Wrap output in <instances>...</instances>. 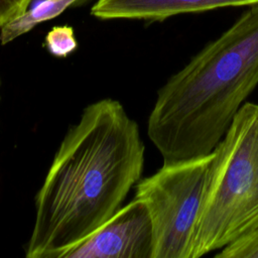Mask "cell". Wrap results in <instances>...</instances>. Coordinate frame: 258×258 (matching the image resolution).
I'll return each mask as SVG.
<instances>
[{"label":"cell","instance_id":"5b68a950","mask_svg":"<svg viewBox=\"0 0 258 258\" xmlns=\"http://www.w3.org/2000/svg\"><path fill=\"white\" fill-rule=\"evenodd\" d=\"M152 252L150 215L145 204L134 198L63 258H152Z\"/></svg>","mask_w":258,"mask_h":258},{"label":"cell","instance_id":"277c9868","mask_svg":"<svg viewBox=\"0 0 258 258\" xmlns=\"http://www.w3.org/2000/svg\"><path fill=\"white\" fill-rule=\"evenodd\" d=\"M213 154L164 163L136 183L150 215L152 258H191L195 232Z\"/></svg>","mask_w":258,"mask_h":258},{"label":"cell","instance_id":"6da1fadb","mask_svg":"<svg viewBox=\"0 0 258 258\" xmlns=\"http://www.w3.org/2000/svg\"><path fill=\"white\" fill-rule=\"evenodd\" d=\"M145 146L123 105H88L60 142L35 196L25 256L63 258L109 220L140 178Z\"/></svg>","mask_w":258,"mask_h":258},{"label":"cell","instance_id":"7a4b0ae2","mask_svg":"<svg viewBox=\"0 0 258 258\" xmlns=\"http://www.w3.org/2000/svg\"><path fill=\"white\" fill-rule=\"evenodd\" d=\"M258 85V2L158 90L147 135L164 163L205 156Z\"/></svg>","mask_w":258,"mask_h":258},{"label":"cell","instance_id":"52a82bcc","mask_svg":"<svg viewBox=\"0 0 258 258\" xmlns=\"http://www.w3.org/2000/svg\"><path fill=\"white\" fill-rule=\"evenodd\" d=\"M84 0H42L31 9L8 21L0 28V43L5 45L24 33L30 31L37 24L50 20L61 14L70 6Z\"/></svg>","mask_w":258,"mask_h":258},{"label":"cell","instance_id":"9c48e42d","mask_svg":"<svg viewBox=\"0 0 258 258\" xmlns=\"http://www.w3.org/2000/svg\"><path fill=\"white\" fill-rule=\"evenodd\" d=\"M217 258H258V227L221 249Z\"/></svg>","mask_w":258,"mask_h":258},{"label":"cell","instance_id":"30bf717a","mask_svg":"<svg viewBox=\"0 0 258 258\" xmlns=\"http://www.w3.org/2000/svg\"><path fill=\"white\" fill-rule=\"evenodd\" d=\"M31 0H0V28L25 12Z\"/></svg>","mask_w":258,"mask_h":258},{"label":"cell","instance_id":"8992f818","mask_svg":"<svg viewBox=\"0 0 258 258\" xmlns=\"http://www.w3.org/2000/svg\"><path fill=\"white\" fill-rule=\"evenodd\" d=\"M258 0H98L91 14L100 19L162 21L168 17L230 6H250Z\"/></svg>","mask_w":258,"mask_h":258},{"label":"cell","instance_id":"ba28073f","mask_svg":"<svg viewBox=\"0 0 258 258\" xmlns=\"http://www.w3.org/2000/svg\"><path fill=\"white\" fill-rule=\"evenodd\" d=\"M44 46L55 57H67L78 47V41L72 26H53L45 35Z\"/></svg>","mask_w":258,"mask_h":258},{"label":"cell","instance_id":"8fae6325","mask_svg":"<svg viewBox=\"0 0 258 258\" xmlns=\"http://www.w3.org/2000/svg\"><path fill=\"white\" fill-rule=\"evenodd\" d=\"M0 89H1V80H0ZM0 99H1V97H0Z\"/></svg>","mask_w":258,"mask_h":258},{"label":"cell","instance_id":"3957f363","mask_svg":"<svg viewBox=\"0 0 258 258\" xmlns=\"http://www.w3.org/2000/svg\"><path fill=\"white\" fill-rule=\"evenodd\" d=\"M212 154L191 258L220 251L258 227V104L240 108Z\"/></svg>","mask_w":258,"mask_h":258}]
</instances>
